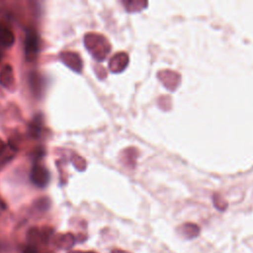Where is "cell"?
Listing matches in <instances>:
<instances>
[{
  "label": "cell",
  "mask_w": 253,
  "mask_h": 253,
  "mask_svg": "<svg viewBox=\"0 0 253 253\" xmlns=\"http://www.w3.org/2000/svg\"><path fill=\"white\" fill-rule=\"evenodd\" d=\"M84 44L92 56L98 61H102L111 51L109 41L100 34L88 33L84 37Z\"/></svg>",
  "instance_id": "cell-1"
},
{
  "label": "cell",
  "mask_w": 253,
  "mask_h": 253,
  "mask_svg": "<svg viewBox=\"0 0 253 253\" xmlns=\"http://www.w3.org/2000/svg\"><path fill=\"white\" fill-rule=\"evenodd\" d=\"M40 51V38L37 32L29 29L25 36V57L27 61H33L37 58Z\"/></svg>",
  "instance_id": "cell-2"
},
{
  "label": "cell",
  "mask_w": 253,
  "mask_h": 253,
  "mask_svg": "<svg viewBox=\"0 0 253 253\" xmlns=\"http://www.w3.org/2000/svg\"><path fill=\"white\" fill-rule=\"evenodd\" d=\"M157 77L159 81L164 85V87H166L170 91H175L181 83L180 73L173 70H169V69L160 70L157 73Z\"/></svg>",
  "instance_id": "cell-3"
},
{
  "label": "cell",
  "mask_w": 253,
  "mask_h": 253,
  "mask_svg": "<svg viewBox=\"0 0 253 253\" xmlns=\"http://www.w3.org/2000/svg\"><path fill=\"white\" fill-rule=\"evenodd\" d=\"M52 245L58 250H70L76 243L77 239L71 232H60L52 236Z\"/></svg>",
  "instance_id": "cell-4"
},
{
  "label": "cell",
  "mask_w": 253,
  "mask_h": 253,
  "mask_svg": "<svg viewBox=\"0 0 253 253\" xmlns=\"http://www.w3.org/2000/svg\"><path fill=\"white\" fill-rule=\"evenodd\" d=\"M49 180V174L47 169L41 165L35 164L31 170V181L39 188H44Z\"/></svg>",
  "instance_id": "cell-5"
},
{
  "label": "cell",
  "mask_w": 253,
  "mask_h": 253,
  "mask_svg": "<svg viewBox=\"0 0 253 253\" xmlns=\"http://www.w3.org/2000/svg\"><path fill=\"white\" fill-rule=\"evenodd\" d=\"M128 62H129L128 54L125 51H120L115 53L111 57L109 61V68L114 73H120L127 67Z\"/></svg>",
  "instance_id": "cell-6"
},
{
  "label": "cell",
  "mask_w": 253,
  "mask_h": 253,
  "mask_svg": "<svg viewBox=\"0 0 253 253\" xmlns=\"http://www.w3.org/2000/svg\"><path fill=\"white\" fill-rule=\"evenodd\" d=\"M60 59L69 68L76 72H80L82 69V60L78 53L73 51H64L60 54Z\"/></svg>",
  "instance_id": "cell-7"
},
{
  "label": "cell",
  "mask_w": 253,
  "mask_h": 253,
  "mask_svg": "<svg viewBox=\"0 0 253 253\" xmlns=\"http://www.w3.org/2000/svg\"><path fill=\"white\" fill-rule=\"evenodd\" d=\"M201 228L194 222H185L178 227V233L185 239H194L200 235Z\"/></svg>",
  "instance_id": "cell-8"
},
{
  "label": "cell",
  "mask_w": 253,
  "mask_h": 253,
  "mask_svg": "<svg viewBox=\"0 0 253 253\" xmlns=\"http://www.w3.org/2000/svg\"><path fill=\"white\" fill-rule=\"evenodd\" d=\"M138 151L135 147H127L121 154V162L127 168L133 169L136 165Z\"/></svg>",
  "instance_id": "cell-9"
},
{
  "label": "cell",
  "mask_w": 253,
  "mask_h": 253,
  "mask_svg": "<svg viewBox=\"0 0 253 253\" xmlns=\"http://www.w3.org/2000/svg\"><path fill=\"white\" fill-rule=\"evenodd\" d=\"M15 42V36L10 27L4 23H0V46L10 47Z\"/></svg>",
  "instance_id": "cell-10"
},
{
  "label": "cell",
  "mask_w": 253,
  "mask_h": 253,
  "mask_svg": "<svg viewBox=\"0 0 253 253\" xmlns=\"http://www.w3.org/2000/svg\"><path fill=\"white\" fill-rule=\"evenodd\" d=\"M14 81L13 67L9 63L3 65L0 70V85L9 89L14 86Z\"/></svg>",
  "instance_id": "cell-11"
},
{
  "label": "cell",
  "mask_w": 253,
  "mask_h": 253,
  "mask_svg": "<svg viewBox=\"0 0 253 253\" xmlns=\"http://www.w3.org/2000/svg\"><path fill=\"white\" fill-rule=\"evenodd\" d=\"M122 3L124 4L126 10L130 13L141 11L148 5V2L145 0H124Z\"/></svg>",
  "instance_id": "cell-12"
},
{
  "label": "cell",
  "mask_w": 253,
  "mask_h": 253,
  "mask_svg": "<svg viewBox=\"0 0 253 253\" xmlns=\"http://www.w3.org/2000/svg\"><path fill=\"white\" fill-rule=\"evenodd\" d=\"M27 240H28L29 245H33L36 247H39V245L42 244L41 228H39L37 226L31 227L27 232Z\"/></svg>",
  "instance_id": "cell-13"
},
{
  "label": "cell",
  "mask_w": 253,
  "mask_h": 253,
  "mask_svg": "<svg viewBox=\"0 0 253 253\" xmlns=\"http://www.w3.org/2000/svg\"><path fill=\"white\" fill-rule=\"evenodd\" d=\"M42 127V118L41 115H38L33 119V121L30 124V126H29L30 134L33 137H39Z\"/></svg>",
  "instance_id": "cell-14"
},
{
  "label": "cell",
  "mask_w": 253,
  "mask_h": 253,
  "mask_svg": "<svg viewBox=\"0 0 253 253\" xmlns=\"http://www.w3.org/2000/svg\"><path fill=\"white\" fill-rule=\"evenodd\" d=\"M49 205H50V203H49V200H48V199H46V198H41V199L37 200V201L34 203L33 208L35 209V211H36L37 212L42 213V212L46 211L49 209Z\"/></svg>",
  "instance_id": "cell-15"
},
{
  "label": "cell",
  "mask_w": 253,
  "mask_h": 253,
  "mask_svg": "<svg viewBox=\"0 0 253 253\" xmlns=\"http://www.w3.org/2000/svg\"><path fill=\"white\" fill-rule=\"evenodd\" d=\"M30 83H31V87H32V90L34 91V93L40 94L42 87L40 75L37 73H32L30 75Z\"/></svg>",
  "instance_id": "cell-16"
},
{
  "label": "cell",
  "mask_w": 253,
  "mask_h": 253,
  "mask_svg": "<svg viewBox=\"0 0 253 253\" xmlns=\"http://www.w3.org/2000/svg\"><path fill=\"white\" fill-rule=\"evenodd\" d=\"M212 203H213V206L215 207V209H217L218 211H223L227 209V202L217 193H214L213 196H212Z\"/></svg>",
  "instance_id": "cell-17"
},
{
  "label": "cell",
  "mask_w": 253,
  "mask_h": 253,
  "mask_svg": "<svg viewBox=\"0 0 253 253\" xmlns=\"http://www.w3.org/2000/svg\"><path fill=\"white\" fill-rule=\"evenodd\" d=\"M157 103H158L159 108L162 109V110L167 111V110H169L171 108V99H170L169 96H161L158 99Z\"/></svg>",
  "instance_id": "cell-18"
},
{
  "label": "cell",
  "mask_w": 253,
  "mask_h": 253,
  "mask_svg": "<svg viewBox=\"0 0 253 253\" xmlns=\"http://www.w3.org/2000/svg\"><path fill=\"white\" fill-rule=\"evenodd\" d=\"M22 253H39V249H38V247H36V246L27 244V245L24 247Z\"/></svg>",
  "instance_id": "cell-19"
},
{
  "label": "cell",
  "mask_w": 253,
  "mask_h": 253,
  "mask_svg": "<svg viewBox=\"0 0 253 253\" xmlns=\"http://www.w3.org/2000/svg\"><path fill=\"white\" fill-rule=\"evenodd\" d=\"M6 149H7V145L4 143V141L2 139H0V155L2 153H4L6 151Z\"/></svg>",
  "instance_id": "cell-20"
},
{
  "label": "cell",
  "mask_w": 253,
  "mask_h": 253,
  "mask_svg": "<svg viewBox=\"0 0 253 253\" xmlns=\"http://www.w3.org/2000/svg\"><path fill=\"white\" fill-rule=\"evenodd\" d=\"M67 253H97L95 251H81V250H69Z\"/></svg>",
  "instance_id": "cell-21"
},
{
  "label": "cell",
  "mask_w": 253,
  "mask_h": 253,
  "mask_svg": "<svg viewBox=\"0 0 253 253\" xmlns=\"http://www.w3.org/2000/svg\"><path fill=\"white\" fill-rule=\"evenodd\" d=\"M111 253H130L128 251H126V250H123V249H119V248H115L111 251Z\"/></svg>",
  "instance_id": "cell-22"
},
{
  "label": "cell",
  "mask_w": 253,
  "mask_h": 253,
  "mask_svg": "<svg viewBox=\"0 0 253 253\" xmlns=\"http://www.w3.org/2000/svg\"><path fill=\"white\" fill-rule=\"evenodd\" d=\"M2 49H3V47H2V46H0V61H1L2 56H3V51H2Z\"/></svg>",
  "instance_id": "cell-23"
}]
</instances>
